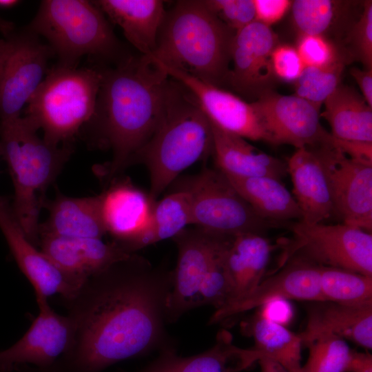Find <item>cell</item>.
I'll return each mask as SVG.
<instances>
[{
    "instance_id": "obj_20",
    "label": "cell",
    "mask_w": 372,
    "mask_h": 372,
    "mask_svg": "<svg viewBox=\"0 0 372 372\" xmlns=\"http://www.w3.org/2000/svg\"><path fill=\"white\" fill-rule=\"evenodd\" d=\"M308 307L307 325L300 336L306 346L324 335H333L372 348V305L349 306L329 301Z\"/></svg>"
},
{
    "instance_id": "obj_18",
    "label": "cell",
    "mask_w": 372,
    "mask_h": 372,
    "mask_svg": "<svg viewBox=\"0 0 372 372\" xmlns=\"http://www.w3.org/2000/svg\"><path fill=\"white\" fill-rule=\"evenodd\" d=\"M39 313L23 336L0 351V372H10L22 364L51 366L68 351L73 327L68 316L56 313L48 302L38 304Z\"/></svg>"
},
{
    "instance_id": "obj_35",
    "label": "cell",
    "mask_w": 372,
    "mask_h": 372,
    "mask_svg": "<svg viewBox=\"0 0 372 372\" xmlns=\"http://www.w3.org/2000/svg\"><path fill=\"white\" fill-rule=\"evenodd\" d=\"M345 59L325 67L306 66L294 82L295 94L320 109L340 84Z\"/></svg>"
},
{
    "instance_id": "obj_48",
    "label": "cell",
    "mask_w": 372,
    "mask_h": 372,
    "mask_svg": "<svg viewBox=\"0 0 372 372\" xmlns=\"http://www.w3.org/2000/svg\"><path fill=\"white\" fill-rule=\"evenodd\" d=\"M20 2V1L17 0H0V8H11L18 5Z\"/></svg>"
},
{
    "instance_id": "obj_24",
    "label": "cell",
    "mask_w": 372,
    "mask_h": 372,
    "mask_svg": "<svg viewBox=\"0 0 372 372\" xmlns=\"http://www.w3.org/2000/svg\"><path fill=\"white\" fill-rule=\"evenodd\" d=\"M211 122V121H210ZM216 168L234 177L269 176L280 180L288 174L287 163L262 152L245 138L228 132L211 122Z\"/></svg>"
},
{
    "instance_id": "obj_8",
    "label": "cell",
    "mask_w": 372,
    "mask_h": 372,
    "mask_svg": "<svg viewBox=\"0 0 372 372\" xmlns=\"http://www.w3.org/2000/svg\"><path fill=\"white\" fill-rule=\"evenodd\" d=\"M176 185L175 189L190 195L192 225L208 233L224 236L265 234L276 226L260 218L218 168H204L178 180Z\"/></svg>"
},
{
    "instance_id": "obj_3",
    "label": "cell",
    "mask_w": 372,
    "mask_h": 372,
    "mask_svg": "<svg viewBox=\"0 0 372 372\" xmlns=\"http://www.w3.org/2000/svg\"><path fill=\"white\" fill-rule=\"evenodd\" d=\"M235 33L204 0L178 1L166 11L154 52L145 56L156 64L222 87L227 83Z\"/></svg>"
},
{
    "instance_id": "obj_47",
    "label": "cell",
    "mask_w": 372,
    "mask_h": 372,
    "mask_svg": "<svg viewBox=\"0 0 372 372\" xmlns=\"http://www.w3.org/2000/svg\"><path fill=\"white\" fill-rule=\"evenodd\" d=\"M8 39H0V70L9 50Z\"/></svg>"
},
{
    "instance_id": "obj_21",
    "label": "cell",
    "mask_w": 372,
    "mask_h": 372,
    "mask_svg": "<svg viewBox=\"0 0 372 372\" xmlns=\"http://www.w3.org/2000/svg\"><path fill=\"white\" fill-rule=\"evenodd\" d=\"M287 163L293 197L302 213L300 220L316 224L329 218L334 214L331 189L313 149H297Z\"/></svg>"
},
{
    "instance_id": "obj_40",
    "label": "cell",
    "mask_w": 372,
    "mask_h": 372,
    "mask_svg": "<svg viewBox=\"0 0 372 372\" xmlns=\"http://www.w3.org/2000/svg\"><path fill=\"white\" fill-rule=\"evenodd\" d=\"M271 63L276 79L288 83H294L305 67L296 47L289 44L278 43L274 48Z\"/></svg>"
},
{
    "instance_id": "obj_45",
    "label": "cell",
    "mask_w": 372,
    "mask_h": 372,
    "mask_svg": "<svg viewBox=\"0 0 372 372\" xmlns=\"http://www.w3.org/2000/svg\"><path fill=\"white\" fill-rule=\"evenodd\" d=\"M258 362L260 372H289L280 364L269 358H260Z\"/></svg>"
},
{
    "instance_id": "obj_28",
    "label": "cell",
    "mask_w": 372,
    "mask_h": 372,
    "mask_svg": "<svg viewBox=\"0 0 372 372\" xmlns=\"http://www.w3.org/2000/svg\"><path fill=\"white\" fill-rule=\"evenodd\" d=\"M324 104L320 115L334 137L372 143V107L355 90L340 83Z\"/></svg>"
},
{
    "instance_id": "obj_13",
    "label": "cell",
    "mask_w": 372,
    "mask_h": 372,
    "mask_svg": "<svg viewBox=\"0 0 372 372\" xmlns=\"http://www.w3.org/2000/svg\"><path fill=\"white\" fill-rule=\"evenodd\" d=\"M157 65L188 90L213 124L245 139L271 143V138L252 102L248 103L223 87L185 72Z\"/></svg>"
},
{
    "instance_id": "obj_46",
    "label": "cell",
    "mask_w": 372,
    "mask_h": 372,
    "mask_svg": "<svg viewBox=\"0 0 372 372\" xmlns=\"http://www.w3.org/2000/svg\"><path fill=\"white\" fill-rule=\"evenodd\" d=\"M15 30L12 22L5 20L0 17V32L4 36L5 39L9 37Z\"/></svg>"
},
{
    "instance_id": "obj_42",
    "label": "cell",
    "mask_w": 372,
    "mask_h": 372,
    "mask_svg": "<svg viewBox=\"0 0 372 372\" xmlns=\"http://www.w3.org/2000/svg\"><path fill=\"white\" fill-rule=\"evenodd\" d=\"M329 145L353 159L372 164V143L340 139L331 134Z\"/></svg>"
},
{
    "instance_id": "obj_15",
    "label": "cell",
    "mask_w": 372,
    "mask_h": 372,
    "mask_svg": "<svg viewBox=\"0 0 372 372\" xmlns=\"http://www.w3.org/2000/svg\"><path fill=\"white\" fill-rule=\"evenodd\" d=\"M230 236H218L201 229H184L173 238L178 250L165 309L172 316L198 305V294L204 277L218 253Z\"/></svg>"
},
{
    "instance_id": "obj_14",
    "label": "cell",
    "mask_w": 372,
    "mask_h": 372,
    "mask_svg": "<svg viewBox=\"0 0 372 372\" xmlns=\"http://www.w3.org/2000/svg\"><path fill=\"white\" fill-rule=\"evenodd\" d=\"M0 229L21 271L32 285L37 304L60 294L73 299L82 287L64 273L26 237L12 209L11 203L0 196Z\"/></svg>"
},
{
    "instance_id": "obj_27",
    "label": "cell",
    "mask_w": 372,
    "mask_h": 372,
    "mask_svg": "<svg viewBox=\"0 0 372 372\" xmlns=\"http://www.w3.org/2000/svg\"><path fill=\"white\" fill-rule=\"evenodd\" d=\"M225 176L262 219L276 226L292 220L302 219V213L295 198L282 180L269 176Z\"/></svg>"
},
{
    "instance_id": "obj_37",
    "label": "cell",
    "mask_w": 372,
    "mask_h": 372,
    "mask_svg": "<svg viewBox=\"0 0 372 372\" xmlns=\"http://www.w3.org/2000/svg\"><path fill=\"white\" fill-rule=\"evenodd\" d=\"M296 48L305 67L329 66L345 59L335 43L323 35L299 34Z\"/></svg>"
},
{
    "instance_id": "obj_5",
    "label": "cell",
    "mask_w": 372,
    "mask_h": 372,
    "mask_svg": "<svg viewBox=\"0 0 372 372\" xmlns=\"http://www.w3.org/2000/svg\"><path fill=\"white\" fill-rule=\"evenodd\" d=\"M38 127L24 116L0 123L2 157L14 187L11 206L29 240L39 244V217L46 200L45 192L73 152L72 144L53 145L37 134Z\"/></svg>"
},
{
    "instance_id": "obj_9",
    "label": "cell",
    "mask_w": 372,
    "mask_h": 372,
    "mask_svg": "<svg viewBox=\"0 0 372 372\" xmlns=\"http://www.w3.org/2000/svg\"><path fill=\"white\" fill-rule=\"evenodd\" d=\"M292 242L284 262L297 256L320 266L343 269L372 276V235L358 227L342 224L291 225Z\"/></svg>"
},
{
    "instance_id": "obj_39",
    "label": "cell",
    "mask_w": 372,
    "mask_h": 372,
    "mask_svg": "<svg viewBox=\"0 0 372 372\" xmlns=\"http://www.w3.org/2000/svg\"><path fill=\"white\" fill-rule=\"evenodd\" d=\"M225 25L236 32L255 21L254 0H204Z\"/></svg>"
},
{
    "instance_id": "obj_34",
    "label": "cell",
    "mask_w": 372,
    "mask_h": 372,
    "mask_svg": "<svg viewBox=\"0 0 372 372\" xmlns=\"http://www.w3.org/2000/svg\"><path fill=\"white\" fill-rule=\"evenodd\" d=\"M307 347L309 356L301 372H351L355 351L350 349L345 340L324 335Z\"/></svg>"
},
{
    "instance_id": "obj_38",
    "label": "cell",
    "mask_w": 372,
    "mask_h": 372,
    "mask_svg": "<svg viewBox=\"0 0 372 372\" xmlns=\"http://www.w3.org/2000/svg\"><path fill=\"white\" fill-rule=\"evenodd\" d=\"M347 39L352 55L365 68H372V1L363 2L362 13L349 28Z\"/></svg>"
},
{
    "instance_id": "obj_41",
    "label": "cell",
    "mask_w": 372,
    "mask_h": 372,
    "mask_svg": "<svg viewBox=\"0 0 372 372\" xmlns=\"http://www.w3.org/2000/svg\"><path fill=\"white\" fill-rule=\"evenodd\" d=\"M255 21L267 26L280 21L291 9L290 0H254Z\"/></svg>"
},
{
    "instance_id": "obj_10",
    "label": "cell",
    "mask_w": 372,
    "mask_h": 372,
    "mask_svg": "<svg viewBox=\"0 0 372 372\" xmlns=\"http://www.w3.org/2000/svg\"><path fill=\"white\" fill-rule=\"evenodd\" d=\"M9 50L0 70V123L21 117L23 107L43 81L54 54L27 26L7 38Z\"/></svg>"
},
{
    "instance_id": "obj_4",
    "label": "cell",
    "mask_w": 372,
    "mask_h": 372,
    "mask_svg": "<svg viewBox=\"0 0 372 372\" xmlns=\"http://www.w3.org/2000/svg\"><path fill=\"white\" fill-rule=\"evenodd\" d=\"M172 79L160 122L130 163H142L147 168L148 195L153 203L183 171L207 158L213 150L209 119L188 90Z\"/></svg>"
},
{
    "instance_id": "obj_6",
    "label": "cell",
    "mask_w": 372,
    "mask_h": 372,
    "mask_svg": "<svg viewBox=\"0 0 372 372\" xmlns=\"http://www.w3.org/2000/svg\"><path fill=\"white\" fill-rule=\"evenodd\" d=\"M26 26L47 41L61 66L76 68L85 56L116 65L130 56L93 1H41Z\"/></svg>"
},
{
    "instance_id": "obj_25",
    "label": "cell",
    "mask_w": 372,
    "mask_h": 372,
    "mask_svg": "<svg viewBox=\"0 0 372 372\" xmlns=\"http://www.w3.org/2000/svg\"><path fill=\"white\" fill-rule=\"evenodd\" d=\"M276 246L262 234L245 233L230 238L224 254L231 287L228 302L249 294L263 280Z\"/></svg>"
},
{
    "instance_id": "obj_2",
    "label": "cell",
    "mask_w": 372,
    "mask_h": 372,
    "mask_svg": "<svg viewBox=\"0 0 372 372\" xmlns=\"http://www.w3.org/2000/svg\"><path fill=\"white\" fill-rule=\"evenodd\" d=\"M101 69L95 110L81 132L92 146L112 150V160L101 172L109 183L130 166L155 132L169 77L144 55Z\"/></svg>"
},
{
    "instance_id": "obj_29",
    "label": "cell",
    "mask_w": 372,
    "mask_h": 372,
    "mask_svg": "<svg viewBox=\"0 0 372 372\" xmlns=\"http://www.w3.org/2000/svg\"><path fill=\"white\" fill-rule=\"evenodd\" d=\"M189 225H192L190 195L185 190L174 189L154 203L145 228L123 247L133 253L157 242L173 238Z\"/></svg>"
},
{
    "instance_id": "obj_12",
    "label": "cell",
    "mask_w": 372,
    "mask_h": 372,
    "mask_svg": "<svg viewBox=\"0 0 372 372\" xmlns=\"http://www.w3.org/2000/svg\"><path fill=\"white\" fill-rule=\"evenodd\" d=\"M271 138V144L296 149L328 145L331 134L320 122V109L296 94L269 90L252 102Z\"/></svg>"
},
{
    "instance_id": "obj_36",
    "label": "cell",
    "mask_w": 372,
    "mask_h": 372,
    "mask_svg": "<svg viewBox=\"0 0 372 372\" xmlns=\"http://www.w3.org/2000/svg\"><path fill=\"white\" fill-rule=\"evenodd\" d=\"M231 238L218 253L203 280L198 294V305L211 304L217 309L231 298V283L224 262L225 251Z\"/></svg>"
},
{
    "instance_id": "obj_33",
    "label": "cell",
    "mask_w": 372,
    "mask_h": 372,
    "mask_svg": "<svg viewBox=\"0 0 372 372\" xmlns=\"http://www.w3.org/2000/svg\"><path fill=\"white\" fill-rule=\"evenodd\" d=\"M349 4V1L333 0L292 1L293 23L299 34L327 37L347 12Z\"/></svg>"
},
{
    "instance_id": "obj_26",
    "label": "cell",
    "mask_w": 372,
    "mask_h": 372,
    "mask_svg": "<svg viewBox=\"0 0 372 372\" xmlns=\"http://www.w3.org/2000/svg\"><path fill=\"white\" fill-rule=\"evenodd\" d=\"M93 2L123 30L142 55L153 53L166 11L161 0H99Z\"/></svg>"
},
{
    "instance_id": "obj_43",
    "label": "cell",
    "mask_w": 372,
    "mask_h": 372,
    "mask_svg": "<svg viewBox=\"0 0 372 372\" xmlns=\"http://www.w3.org/2000/svg\"><path fill=\"white\" fill-rule=\"evenodd\" d=\"M350 74L358 85L361 95L366 103L372 107V68H353L350 70Z\"/></svg>"
},
{
    "instance_id": "obj_22",
    "label": "cell",
    "mask_w": 372,
    "mask_h": 372,
    "mask_svg": "<svg viewBox=\"0 0 372 372\" xmlns=\"http://www.w3.org/2000/svg\"><path fill=\"white\" fill-rule=\"evenodd\" d=\"M102 194V214L107 233L122 247L146 226L154 203L129 180L113 179Z\"/></svg>"
},
{
    "instance_id": "obj_11",
    "label": "cell",
    "mask_w": 372,
    "mask_h": 372,
    "mask_svg": "<svg viewBox=\"0 0 372 372\" xmlns=\"http://www.w3.org/2000/svg\"><path fill=\"white\" fill-rule=\"evenodd\" d=\"M331 189L334 214L342 223L372 229V164L353 159L329 145L311 147Z\"/></svg>"
},
{
    "instance_id": "obj_17",
    "label": "cell",
    "mask_w": 372,
    "mask_h": 372,
    "mask_svg": "<svg viewBox=\"0 0 372 372\" xmlns=\"http://www.w3.org/2000/svg\"><path fill=\"white\" fill-rule=\"evenodd\" d=\"M278 43L271 27L256 21L236 31L231 47L233 68L227 85L241 94L256 98L272 90L276 79L271 56Z\"/></svg>"
},
{
    "instance_id": "obj_30",
    "label": "cell",
    "mask_w": 372,
    "mask_h": 372,
    "mask_svg": "<svg viewBox=\"0 0 372 372\" xmlns=\"http://www.w3.org/2000/svg\"><path fill=\"white\" fill-rule=\"evenodd\" d=\"M250 331L255 342L254 347L249 349L252 364L265 358L278 362L289 372H301L303 344L299 334L262 314L254 318Z\"/></svg>"
},
{
    "instance_id": "obj_44",
    "label": "cell",
    "mask_w": 372,
    "mask_h": 372,
    "mask_svg": "<svg viewBox=\"0 0 372 372\" xmlns=\"http://www.w3.org/2000/svg\"><path fill=\"white\" fill-rule=\"evenodd\" d=\"M351 372H372L371 355L355 351Z\"/></svg>"
},
{
    "instance_id": "obj_23",
    "label": "cell",
    "mask_w": 372,
    "mask_h": 372,
    "mask_svg": "<svg viewBox=\"0 0 372 372\" xmlns=\"http://www.w3.org/2000/svg\"><path fill=\"white\" fill-rule=\"evenodd\" d=\"M48 219L39 226V238L54 236L71 238H101L107 234L102 214V194L74 198L59 194L46 199Z\"/></svg>"
},
{
    "instance_id": "obj_19",
    "label": "cell",
    "mask_w": 372,
    "mask_h": 372,
    "mask_svg": "<svg viewBox=\"0 0 372 372\" xmlns=\"http://www.w3.org/2000/svg\"><path fill=\"white\" fill-rule=\"evenodd\" d=\"M39 244L41 251L81 287L90 277L134 254L114 241L107 243L96 238L44 236Z\"/></svg>"
},
{
    "instance_id": "obj_31",
    "label": "cell",
    "mask_w": 372,
    "mask_h": 372,
    "mask_svg": "<svg viewBox=\"0 0 372 372\" xmlns=\"http://www.w3.org/2000/svg\"><path fill=\"white\" fill-rule=\"evenodd\" d=\"M243 351L234 345L231 335L224 330L218 333L216 344L208 351L189 358L168 353L144 372H236L230 364L238 362L242 371Z\"/></svg>"
},
{
    "instance_id": "obj_16",
    "label": "cell",
    "mask_w": 372,
    "mask_h": 372,
    "mask_svg": "<svg viewBox=\"0 0 372 372\" xmlns=\"http://www.w3.org/2000/svg\"><path fill=\"white\" fill-rule=\"evenodd\" d=\"M287 259L282 269L262 280L249 294L217 309L211 322H219L276 300L323 301L320 266L297 256Z\"/></svg>"
},
{
    "instance_id": "obj_7",
    "label": "cell",
    "mask_w": 372,
    "mask_h": 372,
    "mask_svg": "<svg viewBox=\"0 0 372 372\" xmlns=\"http://www.w3.org/2000/svg\"><path fill=\"white\" fill-rule=\"evenodd\" d=\"M101 80V68L56 64L28 101L25 116L43 130L47 143L72 144L94 114Z\"/></svg>"
},
{
    "instance_id": "obj_32",
    "label": "cell",
    "mask_w": 372,
    "mask_h": 372,
    "mask_svg": "<svg viewBox=\"0 0 372 372\" xmlns=\"http://www.w3.org/2000/svg\"><path fill=\"white\" fill-rule=\"evenodd\" d=\"M320 286L323 301L349 306L372 305V276L320 266Z\"/></svg>"
},
{
    "instance_id": "obj_1",
    "label": "cell",
    "mask_w": 372,
    "mask_h": 372,
    "mask_svg": "<svg viewBox=\"0 0 372 372\" xmlns=\"http://www.w3.org/2000/svg\"><path fill=\"white\" fill-rule=\"evenodd\" d=\"M165 278L133 254L90 277L69 302V372H101L146 351L158 338L169 292Z\"/></svg>"
},
{
    "instance_id": "obj_49",
    "label": "cell",
    "mask_w": 372,
    "mask_h": 372,
    "mask_svg": "<svg viewBox=\"0 0 372 372\" xmlns=\"http://www.w3.org/2000/svg\"><path fill=\"white\" fill-rule=\"evenodd\" d=\"M1 156H2V147H1V142H0V157Z\"/></svg>"
}]
</instances>
